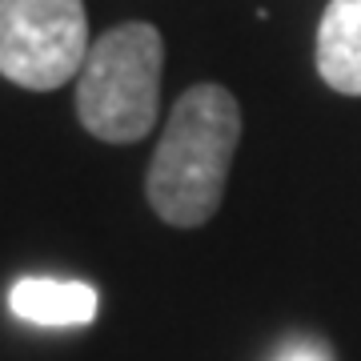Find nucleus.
I'll use <instances>...</instances> for the list:
<instances>
[{"label":"nucleus","instance_id":"1","mask_svg":"<svg viewBox=\"0 0 361 361\" xmlns=\"http://www.w3.org/2000/svg\"><path fill=\"white\" fill-rule=\"evenodd\" d=\"M237 141L241 109L225 85L205 80L180 92L145 173V197L157 217L177 229L205 225L221 209Z\"/></svg>","mask_w":361,"mask_h":361},{"label":"nucleus","instance_id":"2","mask_svg":"<svg viewBox=\"0 0 361 361\" xmlns=\"http://www.w3.org/2000/svg\"><path fill=\"white\" fill-rule=\"evenodd\" d=\"M161 68L165 40L153 25L109 28L92 40L77 77V116L80 125L109 145H133L149 137L161 116Z\"/></svg>","mask_w":361,"mask_h":361},{"label":"nucleus","instance_id":"3","mask_svg":"<svg viewBox=\"0 0 361 361\" xmlns=\"http://www.w3.org/2000/svg\"><path fill=\"white\" fill-rule=\"evenodd\" d=\"M89 16L80 0H0V77L52 92L80 77L89 56Z\"/></svg>","mask_w":361,"mask_h":361},{"label":"nucleus","instance_id":"4","mask_svg":"<svg viewBox=\"0 0 361 361\" xmlns=\"http://www.w3.org/2000/svg\"><path fill=\"white\" fill-rule=\"evenodd\" d=\"M8 310L20 322L65 329L89 325L101 310V293L89 281H61V277H20L8 289Z\"/></svg>","mask_w":361,"mask_h":361},{"label":"nucleus","instance_id":"5","mask_svg":"<svg viewBox=\"0 0 361 361\" xmlns=\"http://www.w3.org/2000/svg\"><path fill=\"white\" fill-rule=\"evenodd\" d=\"M317 73L334 92L361 97V0H329L317 25Z\"/></svg>","mask_w":361,"mask_h":361},{"label":"nucleus","instance_id":"6","mask_svg":"<svg viewBox=\"0 0 361 361\" xmlns=\"http://www.w3.org/2000/svg\"><path fill=\"white\" fill-rule=\"evenodd\" d=\"M273 361H329V353L322 345H313V341H293V345H285Z\"/></svg>","mask_w":361,"mask_h":361}]
</instances>
